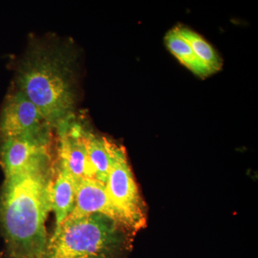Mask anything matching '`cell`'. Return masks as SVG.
<instances>
[{
  "label": "cell",
  "mask_w": 258,
  "mask_h": 258,
  "mask_svg": "<svg viewBox=\"0 0 258 258\" xmlns=\"http://www.w3.org/2000/svg\"><path fill=\"white\" fill-rule=\"evenodd\" d=\"M111 166L106 182L112 203L134 232L147 225L146 205L129 165L124 147L107 139Z\"/></svg>",
  "instance_id": "4"
},
{
  "label": "cell",
  "mask_w": 258,
  "mask_h": 258,
  "mask_svg": "<svg viewBox=\"0 0 258 258\" xmlns=\"http://www.w3.org/2000/svg\"><path fill=\"white\" fill-rule=\"evenodd\" d=\"M84 137L88 159L94 173L95 179L106 185L111 166L107 139L95 135L86 128Z\"/></svg>",
  "instance_id": "11"
},
{
  "label": "cell",
  "mask_w": 258,
  "mask_h": 258,
  "mask_svg": "<svg viewBox=\"0 0 258 258\" xmlns=\"http://www.w3.org/2000/svg\"><path fill=\"white\" fill-rule=\"evenodd\" d=\"M58 134L57 161L69 169L77 187L81 180L95 179L94 173L85 142V128L76 122L74 116L61 123Z\"/></svg>",
  "instance_id": "6"
},
{
  "label": "cell",
  "mask_w": 258,
  "mask_h": 258,
  "mask_svg": "<svg viewBox=\"0 0 258 258\" xmlns=\"http://www.w3.org/2000/svg\"><path fill=\"white\" fill-rule=\"evenodd\" d=\"M51 128L36 106L20 90L7 96L0 111V139H29L50 144Z\"/></svg>",
  "instance_id": "5"
},
{
  "label": "cell",
  "mask_w": 258,
  "mask_h": 258,
  "mask_svg": "<svg viewBox=\"0 0 258 258\" xmlns=\"http://www.w3.org/2000/svg\"><path fill=\"white\" fill-rule=\"evenodd\" d=\"M136 232L101 214L67 219L40 258H128Z\"/></svg>",
  "instance_id": "3"
},
{
  "label": "cell",
  "mask_w": 258,
  "mask_h": 258,
  "mask_svg": "<svg viewBox=\"0 0 258 258\" xmlns=\"http://www.w3.org/2000/svg\"><path fill=\"white\" fill-rule=\"evenodd\" d=\"M0 258H3V257H2L1 256H0Z\"/></svg>",
  "instance_id": "13"
},
{
  "label": "cell",
  "mask_w": 258,
  "mask_h": 258,
  "mask_svg": "<svg viewBox=\"0 0 258 258\" xmlns=\"http://www.w3.org/2000/svg\"><path fill=\"white\" fill-rule=\"evenodd\" d=\"M74 54L53 44L35 43L17 71L18 90L52 128L74 116L77 101Z\"/></svg>",
  "instance_id": "2"
},
{
  "label": "cell",
  "mask_w": 258,
  "mask_h": 258,
  "mask_svg": "<svg viewBox=\"0 0 258 258\" xmlns=\"http://www.w3.org/2000/svg\"><path fill=\"white\" fill-rule=\"evenodd\" d=\"M91 214L106 215L128 227L110 200L106 185L95 179H84L76 187L74 208L67 219L79 218Z\"/></svg>",
  "instance_id": "8"
},
{
  "label": "cell",
  "mask_w": 258,
  "mask_h": 258,
  "mask_svg": "<svg viewBox=\"0 0 258 258\" xmlns=\"http://www.w3.org/2000/svg\"><path fill=\"white\" fill-rule=\"evenodd\" d=\"M176 29L179 35L188 42L194 52L213 74L222 69L221 57L203 37L185 27L179 26Z\"/></svg>",
  "instance_id": "12"
},
{
  "label": "cell",
  "mask_w": 258,
  "mask_h": 258,
  "mask_svg": "<svg viewBox=\"0 0 258 258\" xmlns=\"http://www.w3.org/2000/svg\"><path fill=\"white\" fill-rule=\"evenodd\" d=\"M50 144L34 139H0V164L8 176L50 159Z\"/></svg>",
  "instance_id": "7"
},
{
  "label": "cell",
  "mask_w": 258,
  "mask_h": 258,
  "mask_svg": "<svg viewBox=\"0 0 258 258\" xmlns=\"http://www.w3.org/2000/svg\"><path fill=\"white\" fill-rule=\"evenodd\" d=\"M53 166L50 159L5 176L0 190V225L5 257L40 258L46 247L52 210Z\"/></svg>",
  "instance_id": "1"
},
{
  "label": "cell",
  "mask_w": 258,
  "mask_h": 258,
  "mask_svg": "<svg viewBox=\"0 0 258 258\" xmlns=\"http://www.w3.org/2000/svg\"><path fill=\"white\" fill-rule=\"evenodd\" d=\"M164 40L171 53L194 74L202 78L213 74L194 52L188 42L179 35L176 28L166 34Z\"/></svg>",
  "instance_id": "10"
},
{
  "label": "cell",
  "mask_w": 258,
  "mask_h": 258,
  "mask_svg": "<svg viewBox=\"0 0 258 258\" xmlns=\"http://www.w3.org/2000/svg\"><path fill=\"white\" fill-rule=\"evenodd\" d=\"M57 164V174L52 187V210L55 216L53 234L58 232L74 210L76 192L74 178L68 168L58 161Z\"/></svg>",
  "instance_id": "9"
}]
</instances>
